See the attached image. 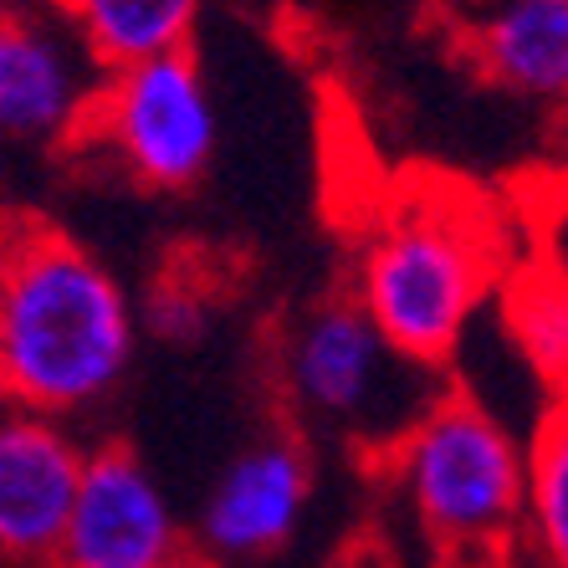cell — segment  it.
I'll return each mask as SVG.
<instances>
[{"label": "cell", "instance_id": "obj_1", "mask_svg": "<svg viewBox=\"0 0 568 568\" xmlns=\"http://www.w3.org/2000/svg\"><path fill=\"white\" fill-rule=\"evenodd\" d=\"M139 313L103 256L57 225H0V389L6 405L78 420L123 389Z\"/></svg>", "mask_w": 568, "mask_h": 568}, {"label": "cell", "instance_id": "obj_2", "mask_svg": "<svg viewBox=\"0 0 568 568\" xmlns=\"http://www.w3.org/2000/svg\"><path fill=\"white\" fill-rule=\"evenodd\" d=\"M507 277L503 231L462 195L399 200L374 221L354 262V303L405 358L446 369L476 313Z\"/></svg>", "mask_w": 568, "mask_h": 568}, {"label": "cell", "instance_id": "obj_3", "mask_svg": "<svg viewBox=\"0 0 568 568\" xmlns=\"http://www.w3.org/2000/svg\"><path fill=\"white\" fill-rule=\"evenodd\" d=\"M415 523L446 568H497L523 528V440L466 389H440L389 446Z\"/></svg>", "mask_w": 568, "mask_h": 568}, {"label": "cell", "instance_id": "obj_4", "mask_svg": "<svg viewBox=\"0 0 568 568\" xmlns=\"http://www.w3.org/2000/svg\"><path fill=\"white\" fill-rule=\"evenodd\" d=\"M272 369L292 415L379 450L395 446L415 415L446 389L436 369L389 348L354 297H323L303 307L277 333Z\"/></svg>", "mask_w": 568, "mask_h": 568}, {"label": "cell", "instance_id": "obj_5", "mask_svg": "<svg viewBox=\"0 0 568 568\" xmlns=\"http://www.w3.org/2000/svg\"><path fill=\"white\" fill-rule=\"evenodd\" d=\"M72 149H93L154 195L195 190L221 149V113L195 52H164L103 72Z\"/></svg>", "mask_w": 568, "mask_h": 568}, {"label": "cell", "instance_id": "obj_6", "mask_svg": "<svg viewBox=\"0 0 568 568\" xmlns=\"http://www.w3.org/2000/svg\"><path fill=\"white\" fill-rule=\"evenodd\" d=\"M185 548V523L144 456L123 440L88 446L47 568H170Z\"/></svg>", "mask_w": 568, "mask_h": 568}, {"label": "cell", "instance_id": "obj_7", "mask_svg": "<svg viewBox=\"0 0 568 568\" xmlns=\"http://www.w3.org/2000/svg\"><path fill=\"white\" fill-rule=\"evenodd\" d=\"M98 82L103 67L57 11L0 0V144L72 149Z\"/></svg>", "mask_w": 568, "mask_h": 568}, {"label": "cell", "instance_id": "obj_8", "mask_svg": "<svg viewBox=\"0 0 568 568\" xmlns=\"http://www.w3.org/2000/svg\"><path fill=\"white\" fill-rule=\"evenodd\" d=\"M313 503V456L297 436H262L241 446L211 481L195 517V548L225 568L272 558L297 538Z\"/></svg>", "mask_w": 568, "mask_h": 568}, {"label": "cell", "instance_id": "obj_9", "mask_svg": "<svg viewBox=\"0 0 568 568\" xmlns=\"http://www.w3.org/2000/svg\"><path fill=\"white\" fill-rule=\"evenodd\" d=\"M82 462L88 446L72 420H52L21 405L0 410V564H52Z\"/></svg>", "mask_w": 568, "mask_h": 568}, {"label": "cell", "instance_id": "obj_10", "mask_svg": "<svg viewBox=\"0 0 568 568\" xmlns=\"http://www.w3.org/2000/svg\"><path fill=\"white\" fill-rule=\"evenodd\" d=\"M476 62L503 93L558 103L568 93V0H503L476 31Z\"/></svg>", "mask_w": 568, "mask_h": 568}, {"label": "cell", "instance_id": "obj_11", "mask_svg": "<svg viewBox=\"0 0 568 568\" xmlns=\"http://www.w3.org/2000/svg\"><path fill=\"white\" fill-rule=\"evenodd\" d=\"M57 21L103 72L144 57L190 52L205 0H52Z\"/></svg>", "mask_w": 568, "mask_h": 568}, {"label": "cell", "instance_id": "obj_12", "mask_svg": "<svg viewBox=\"0 0 568 568\" xmlns=\"http://www.w3.org/2000/svg\"><path fill=\"white\" fill-rule=\"evenodd\" d=\"M507 338L538 379L558 389L568 374V282L554 262H528L503 277Z\"/></svg>", "mask_w": 568, "mask_h": 568}, {"label": "cell", "instance_id": "obj_13", "mask_svg": "<svg viewBox=\"0 0 568 568\" xmlns=\"http://www.w3.org/2000/svg\"><path fill=\"white\" fill-rule=\"evenodd\" d=\"M523 523L538 554L554 568H568V425L558 405L523 450Z\"/></svg>", "mask_w": 568, "mask_h": 568}, {"label": "cell", "instance_id": "obj_14", "mask_svg": "<svg viewBox=\"0 0 568 568\" xmlns=\"http://www.w3.org/2000/svg\"><path fill=\"white\" fill-rule=\"evenodd\" d=\"M133 313H139V333L149 328L164 344H195L200 333L211 328V297L195 282H180V277L154 282L144 307H133Z\"/></svg>", "mask_w": 568, "mask_h": 568}, {"label": "cell", "instance_id": "obj_15", "mask_svg": "<svg viewBox=\"0 0 568 568\" xmlns=\"http://www.w3.org/2000/svg\"><path fill=\"white\" fill-rule=\"evenodd\" d=\"M170 568H225L221 558H211V554H200V548H185V554L174 558Z\"/></svg>", "mask_w": 568, "mask_h": 568}, {"label": "cell", "instance_id": "obj_16", "mask_svg": "<svg viewBox=\"0 0 568 568\" xmlns=\"http://www.w3.org/2000/svg\"><path fill=\"white\" fill-rule=\"evenodd\" d=\"M0 410H6V389H0Z\"/></svg>", "mask_w": 568, "mask_h": 568}]
</instances>
